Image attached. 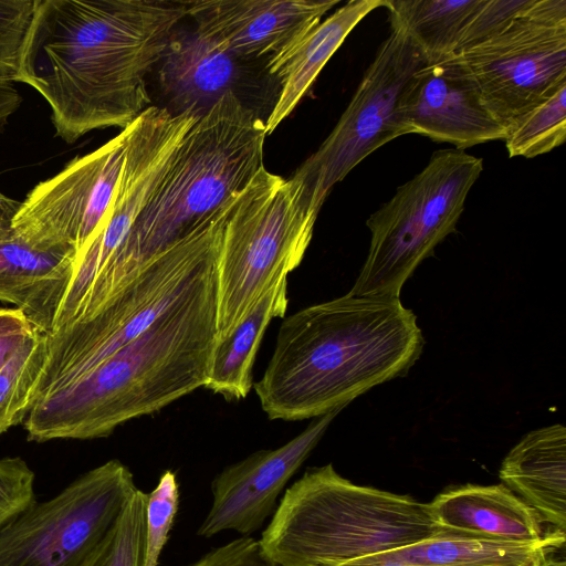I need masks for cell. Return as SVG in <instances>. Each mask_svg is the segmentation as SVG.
I'll return each mask as SVG.
<instances>
[{"mask_svg": "<svg viewBox=\"0 0 566 566\" xmlns=\"http://www.w3.org/2000/svg\"><path fill=\"white\" fill-rule=\"evenodd\" d=\"M186 15V1L36 0L13 82L45 98L69 144L124 129L149 107L146 74Z\"/></svg>", "mask_w": 566, "mask_h": 566, "instance_id": "obj_1", "label": "cell"}, {"mask_svg": "<svg viewBox=\"0 0 566 566\" xmlns=\"http://www.w3.org/2000/svg\"><path fill=\"white\" fill-rule=\"evenodd\" d=\"M423 344L416 315L399 298L347 293L282 322L253 389L271 420L317 418L407 374Z\"/></svg>", "mask_w": 566, "mask_h": 566, "instance_id": "obj_2", "label": "cell"}, {"mask_svg": "<svg viewBox=\"0 0 566 566\" xmlns=\"http://www.w3.org/2000/svg\"><path fill=\"white\" fill-rule=\"evenodd\" d=\"M216 340L217 265L136 339L38 400L28 440L104 438L205 387Z\"/></svg>", "mask_w": 566, "mask_h": 566, "instance_id": "obj_3", "label": "cell"}, {"mask_svg": "<svg viewBox=\"0 0 566 566\" xmlns=\"http://www.w3.org/2000/svg\"><path fill=\"white\" fill-rule=\"evenodd\" d=\"M265 123L234 91L197 116L126 239L93 282L73 323L93 316L155 255L238 196L263 167Z\"/></svg>", "mask_w": 566, "mask_h": 566, "instance_id": "obj_4", "label": "cell"}, {"mask_svg": "<svg viewBox=\"0 0 566 566\" xmlns=\"http://www.w3.org/2000/svg\"><path fill=\"white\" fill-rule=\"evenodd\" d=\"M438 533L427 503L355 484L328 463L285 491L259 542L281 566H335Z\"/></svg>", "mask_w": 566, "mask_h": 566, "instance_id": "obj_5", "label": "cell"}, {"mask_svg": "<svg viewBox=\"0 0 566 566\" xmlns=\"http://www.w3.org/2000/svg\"><path fill=\"white\" fill-rule=\"evenodd\" d=\"M237 198L140 265L92 317L46 333L48 355L32 407L136 339L217 265L224 224Z\"/></svg>", "mask_w": 566, "mask_h": 566, "instance_id": "obj_6", "label": "cell"}, {"mask_svg": "<svg viewBox=\"0 0 566 566\" xmlns=\"http://www.w3.org/2000/svg\"><path fill=\"white\" fill-rule=\"evenodd\" d=\"M301 187L264 166L239 193L217 261V340L302 262L317 219Z\"/></svg>", "mask_w": 566, "mask_h": 566, "instance_id": "obj_7", "label": "cell"}, {"mask_svg": "<svg viewBox=\"0 0 566 566\" xmlns=\"http://www.w3.org/2000/svg\"><path fill=\"white\" fill-rule=\"evenodd\" d=\"M483 159L461 149L434 151L428 164L369 216L370 243L350 295L399 298L405 282L454 232Z\"/></svg>", "mask_w": 566, "mask_h": 566, "instance_id": "obj_8", "label": "cell"}, {"mask_svg": "<svg viewBox=\"0 0 566 566\" xmlns=\"http://www.w3.org/2000/svg\"><path fill=\"white\" fill-rule=\"evenodd\" d=\"M137 489L128 467L113 459L53 497L35 500L0 528V566H73L102 541Z\"/></svg>", "mask_w": 566, "mask_h": 566, "instance_id": "obj_9", "label": "cell"}, {"mask_svg": "<svg viewBox=\"0 0 566 566\" xmlns=\"http://www.w3.org/2000/svg\"><path fill=\"white\" fill-rule=\"evenodd\" d=\"M424 63L413 41L391 29L331 134L292 176L314 212H319L333 187L360 161L406 135L397 104L410 76Z\"/></svg>", "mask_w": 566, "mask_h": 566, "instance_id": "obj_10", "label": "cell"}, {"mask_svg": "<svg viewBox=\"0 0 566 566\" xmlns=\"http://www.w3.org/2000/svg\"><path fill=\"white\" fill-rule=\"evenodd\" d=\"M458 54L506 128L566 85V1L532 0L501 33Z\"/></svg>", "mask_w": 566, "mask_h": 566, "instance_id": "obj_11", "label": "cell"}, {"mask_svg": "<svg viewBox=\"0 0 566 566\" xmlns=\"http://www.w3.org/2000/svg\"><path fill=\"white\" fill-rule=\"evenodd\" d=\"M128 127L76 156L21 201L14 234L33 249L78 254L104 220L122 170ZM75 258V256H74Z\"/></svg>", "mask_w": 566, "mask_h": 566, "instance_id": "obj_12", "label": "cell"}, {"mask_svg": "<svg viewBox=\"0 0 566 566\" xmlns=\"http://www.w3.org/2000/svg\"><path fill=\"white\" fill-rule=\"evenodd\" d=\"M397 113L407 134L448 143L455 149L504 140L506 128L485 107L460 54L424 63L406 83Z\"/></svg>", "mask_w": 566, "mask_h": 566, "instance_id": "obj_13", "label": "cell"}, {"mask_svg": "<svg viewBox=\"0 0 566 566\" xmlns=\"http://www.w3.org/2000/svg\"><path fill=\"white\" fill-rule=\"evenodd\" d=\"M342 409L315 418L304 431L272 450H259L226 467L211 483L212 504L197 534L212 537L223 531L242 536L256 532L276 510V501L323 438Z\"/></svg>", "mask_w": 566, "mask_h": 566, "instance_id": "obj_14", "label": "cell"}, {"mask_svg": "<svg viewBox=\"0 0 566 566\" xmlns=\"http://www.w3.org/2000/svg\"><path fill=\"white\" fill-rule=\"evenodd\" d=\"M338 0L186 1L196 29L234 57L269 59L317 25Z\"/></svg>", "mask_w": 566, "mask_h": 566, "instance_id": "obj_15", "label": "cell"}, {"mask_svg": "<svg viewBox=\"0 0 566 566\" xmlns=\"http://www.w3.org/2000/svg\"><path fill=\"white\" fill-rule=\"evenodd\" d=\"M427 506L439 533L524 544L551 533L536 511L502 483L448 488Z\"/></svg>", "mask_w": 566, "mask_h": 566, "instance_id": "obj_16", "label": "cell"}, {"mask_svg": "<svg viewBox=\"0 0 566 566\" xmlns=\"http://www.w3.org/2000/svg\"><path fill=\"white\" fill-rule=\"evenodd\" d=\"M386 0H350L269 59L266 69L281 92L265 123L266 135L293 112L318 74L355 27Z\"/></svg>", "mask_w": 566, "mask_h": 566, "instance_id": "obj_17", "label": "cell"}, {"mask_svg": "<svg viewBox=\"0 0 566 566\" xmlns=\"http://www.w3.org/2000/svg\"><path fill=\"white\" fill-rule=\"evenodd\" d=\"M499 476L545 524L566 531V429L563 424L524 436L503 459Z\"/></svg>", "mask_w": 566, "mask_h": 566, "instance_id": "obj_18", "label": "cell"}, {"mask_svg": "<svg viewBox=\"0 0 566 566\" xmlns=\"http://www.w3.org/2000/svg\"><path fill=\"white\" fill-rule=\"evenodd\" d=\"M565 546L553 530L538 543H505L438 533L418 543L345 562L349 566H544Z\"/></svg>", "mask_w": 566, "mask_h": 566, "instance_id": "obj_19", "label": "cell"}, {"mask_svg": "<svg viewBox=\"0 0 566 566\" xmlns=\"http://www.w3.org/2000/svg\"><path fill=\"white\" fill-rule=\"evenodd\" d=\"M74 253L40 251L18 235L0 241V301L49 333L66 291Z\"/></svg>", "mask_w": 566, "mask_h": 566, "instance_id": "obj_20", "label": "cell"}, {"mask_svg": "<svg viewBox=\"0 0 566 566\" xmlns=\"http://www.w3.org/2000/svg\"><path fill=\"white\" fill-rule=\"evenodd\" d=\"M234 56L195 29L174 35L161 57L160 82L180 107L179 113L200 115L224 93L233 91L238 70Z\"/></svg>", "mask_w": 566, "mask_h": 566, "instance_id": "obj_21", "label": "cell"}, {"mask_svg": "<svg viewBox=\"0 0 566 566\" xmlns=\"http://www.w3.org/2000/svg\"><path fill=\"white\" fill-rule=\"evenodd\" d=\"M289 304L287 276L281 279L226 337L216 340L205 388L228 400H240L253 387L252 371L262 338Z\"/></svg>", "mask_w": 566, "mask_h": 566, "instance_id": "obj_22", "label": "cell"}, {"mask_svg": "<svg viewBox=\"0 0 566 566\" xmlns=\"http://www.w3.org/2000/svg\"><path fill=\"white\" fill-rule=\"evenodd\" d=\"M483 0H386L391 29L403 31L424 62L457 52L460 35Z\"/></svg>", "mask_w": 566, "mask_h": 566, "instance_id": "obj_23", "label": "cell"}, {"mask_svg": "<svg viewBox=\"0 0 566 566\" xmlns=\"http://www.w3.org/2000/svg\"><path fill=\"white\" fill-rule=\"evenodd\" d=\"M46 337L35 328L0 370V434L23 422L32 408L48 355Z\"/></svg>", "mask_w": 566, "mask_h": 566, "instance_id": "obj_24", "label": "cell"}, {"mask_svg": "<svg viewBox=\"0 0 566 566\" xmlns=\"http://www.w3.org/2000/svg\"><path fill=\"white\" fill-rule=\"evenodd\" d=\"M566 138V85L530 108L506 127L510 157L534 158L560 146Z\"/></svg>", "mask_w": 566, "mask_h": 566, "instance_id": "obj_25", "label": "cell"}, {"mask_svg": "<svg viewBox=\"0 0 566 566\" xmlns=\"http://www.w3.org/2000/svg\"><path fill=\"white\" fill-rule=\"evenodd\" d=\"M147 493L137 489L102 541L73 566H144Z\"/></svg>", "mask_w": 566, "mask_h": 566, "instance_id": "obj_26", "label": "cell"}, {"mask_svg": "<svg viewBox=\"0 0 566 566\" xmlns=\"http://www.w3.org/2000/svg\"><path fill=\"white\" fill-rule=\"evenodd\" d=\"M180 489L175 472L166 470L147 493L144 566H158L160 554L179 507Z\"/></svg>", "mask_w": 566, "mask_h": 566, "instance_id": "obj_27", "label": "cell"}, {"mask_svg": "<svg viewBox=\"0 0 566 566\" xmlns=\"http://www.w3.org/2000/svg\"><path fill=\"white\" fill-rule=\"evenodd\" d=\"M36 0H0V77L14 80Z\"/></svg>", "mask_w": 566, "mask_h": 566, "instance_id": "obj_28", "label": "cell"}, {"mask_svg": "<svg viewBox=\"0 0 566 566\" xmlns=\"http://www.w3.org/2000/svg\"><path fill=\"white\" fill-rule=\"evenodd\" d=\"M532 0H483L465 24L457 52H463L501 33Z\"/></svg>", "mask_w": 566, "mask_h": 566, "instance_id": "obj_29", "label": "cell"}, {"mask_svg": "<svg viewBox=\"0 0 566 566\" xmlns=\"http://www.w3.org/2000/svg\"><path fill=\"white\" fill-rule=\"evenodd\" d=\"M34 481L21 457L0 458V528L36 500Z\"/></svg>", "mask_w": 566, "mask_h": 566, "instance_id": "obj_30", "label": "cell"}, {"mask_svg": "<svg viewBox=\"0 0 566 566\" xmlns=\"http://www.w3.org/2000/svg\"><path fill=\"white\" fill-rule=\"evenodd\" d=\"M189 566H281L270 559L260 542L242 536L214 547Z\"/></svg>", "mask_w": 566, "mask_h": 566, "instance_id": "obj_31", "label": "cell"}, {"mask_svg": "<svg viewBox=\"0 0 566 566\" xmlns=\"http://www.w3.org/2000/svg\"><path fill=\"white\" fill-rule=\"evenodd\" d=\"M35 328L23 311L4 307L0 314V370Z\"/></svg>", "mask_w": 566, "mask_h": 566, "instance_id": "obj_32", "label": "cell"}, {"mask_svg": "<svg viewBox=\"0 0 566 566\" xmlns=\"http://www.w3.org/2000/svg\"><path fill=\"white\" fill-rule=\"evenodd\" d=\"M21 103V94L13 82L0 77V130L8 124L10 116L19 109Z\"/></svg>", "mask_w": 566, "mask_h": 566, "instance_id": "obj_33", "label": "cell"}, {"mask_svg": "<svg viewBox=\"0 0 566 566\" xmlns=\"http://www.w3.org/2000/svg\"><path fill=\"white\" fill-rule=\"evenodd\" d=\"M20 206L21 201H17L0 192V241L14 235L13 221Z\"/></svg>", "mask_w": 566, "mask_h": 566, "instance_id": "obj_34", "label": "cell"}, {"mask_svg": "<svg viewBox=\"0 0 566 566\" xmlns=\"http://www.w3.org/2000/svg\"><path fill=\"white\" fill-rule=\"evenodd\" d=\"M4 307H0V314L3 312Z\"/></svg>", "mask_w": 566, "mask_h": 566, "instance_id": "obj_35", "label": "cell"}]
</instances>
